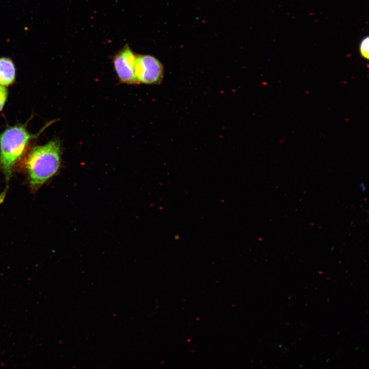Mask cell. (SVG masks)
<instances>
[{
	"instance_id": "cell-1",
	"label": "cell",
	"mask_w": 369,
	"mask_h": 369,
	"mask_svg": "<svg viewBox=\"0 0 369 369\" xmlns=\"http://www.w3.org/2000/svg\"><path fill=\"white\" fill-rule=\"evenodd\" d=\"M61 163V146L58 139H53L30 151L26 168L31 187L35 189L42 185L58 170Z\"/></svg>"
},
{
	"instance_id": "cell-2",
	"label": "cell",
	"mask_w": 369,
	"mask_h": 369,
	"mask_svg": "<svg viewBox=\"0 0 369 369\" xmlns=\"http://www.w3.org/2000/svg\"><path fill=\"white\" fill-rule=\"evenodd\" d=\"M36 136L20 125L9 127L0 134V167L7 185L5 193L15 162L23 154L28 141Z\"/></svg>"
},
{
	"instance_id": "cell-3",
	"label": "cell",
	"mask_w": 369,
	"mask_h": 369,
	"mask_svg": "<svg viewBox=\"0 0 369 369\" xmlns=\"http://www.w3.org/2000/svg\"><path fill=\"white\" fill-rule=\"evenodd\" d=\"M135 73L139 84L158 85L163 79L164 69L162 63L151 55H136Z\"/></svg>"
},
{
	"instance_id": "cell-4",
	"label": "cell",
	"mask_w": 369,
	"mask_h": 369,
	"mask_svg": "<svg viewBox=\"0 0 369 369\" xmlns=\"http://www.w3.org/2000/svg\"><path fill=\"white\" fill-rule=\"evenodd\" d=\"M136 55L127 45L113 58V65L119 81L128 85H138L135 73Z\"/></svg>"
},
{
	"instance_id": "cell-5",
	"label": "cell",
	"mask_w": 369,
	"mask_h": 369,
	"mask_svg": "<svg viewBox=\"0 0 369 369\" xmlns=\"http://www.w3.org/2000/svg\"><path fill=\"white\" fill-rule=\"evenodd\" d=\"M15 68L12 60L7 57L0 58V85L8 86L15 79Z\"/></svg>"
},
{
	"instance_id": "cell-6",
	"label": "cell",
	"mask_w": 369,
	"mask_h": 369,
	"mask_svg": "<svg viewBox=\"0 0 369 369\" xmlns=\"http://www.w3.org/2000/svg\"><path fill=\"white\" fill-rule=\"evenodd\" d=\"M359 51L362 57L368 59L369 57V40L368 36L363 37L360 43Z\"/></svg>"
},
{
	"instance_id": "cell-7",
	"label": "cell",
	"mask_w": 369,
	"mask_h": 369,
	"mask_svg": "<svg viewBox=\"0 0 369 369\" xmlns=\"http://www.w3.org/2000/svg\"><path fill=\"white\" fill-rule=\"evenodd\" d=\"M8 96L7 89L0 85V111L3 109Z\"/></svg>"
}]
</instances>
